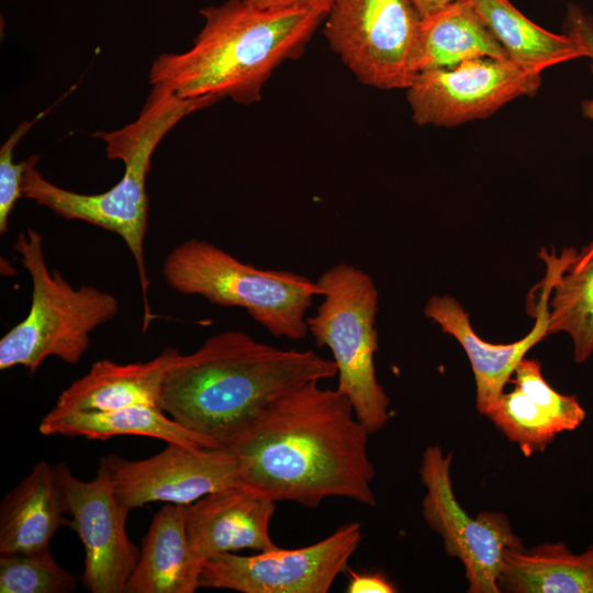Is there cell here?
I'll list each match as a JSON object with an SVG mask.
<instances>
[{
    "label": "cell",
    "mask_w": 593,
    "mask_h": 593,
    "mask_svg": "<svg viewBox=\"0 0 593 593\" xmlns=\"http://www.w3.org/2000/svg\"><path fill=\"white\" fill-rule=\"evenodd\" d=\"M504 48L508 59L541 74L568 60L585 57L568 34L549 32L513 5L510 0H469Z\"/></svg>",
    "instance_id": "obj_23"
},
{
    "label": "cell",
    "mask_w": 593,
    "mask_h": 593,
    "mask_svg": "<svg viewBox=\"0 0 593 593\" xmlns=\"http://www.w3.org/2000/svg\"><path fill=\"white\" fill-rule=\"evenodd\" d=\"M581 112L584 118L593 121V98L582 101Z\"/></svg>",
    "instance_id": "obj_32"
},
{
    "label": "cell",
    "mask_w": 593,
    "mask_h": 593,
    "mask_svg": "<svg viewBox=\"0 0 593 593\" xmlns=\"http://www.w3.org/2000/svg\"><path fill=\"white\" fill-rule=\"evenodd\" d=\"M179 350L165 348L146 362L96 361L57 398L53 407L63 412L111 411L134 405H158L167 367Z\"/></svg>",
    "instance_id": "obj_17"
},
{
    "label": "cell",
    "mask_w": 593,
    "mask_h": 593,
    "mask_svg": "<svg viewBox=\"0 0 593 593\" xmlns=\"http://www.w3.org/2000/svg\"><path fill=\"white\" fill-rule=\"evenodd\" d=\"M348 593H394L396 586L382 572L348 569Z\"/></svg>",
    "instance_id": "obj_29"
},
{
    "label": "cell",
    "mask_w": 593,
    "mask_h": 593,
    "mask_svg": "<svg viewBox=\"0 0 593 593\" xmlns=\"http://www.w3.org/2000/svg\"><path fill=\"white\" fill-rule=\"evenodd\" d=\"M275 504L260 491L242 483L187 505V532L194 552L203 562L224 552L276 548L269 532Z\"/></svg>",
    "instance_id": "obj_14"
},
{
    "label": "cell",
    "mask_w": 593,
    "mask_h": 593,
    "mask_svg": "<svg viewBox=\"0 0 593 593\" xmlns=\"http://www.w3.org/2000/svg\"><path fill=\"white\" fill-rule=\"evenodd\" d=\"M422 19L428 18L448 5L462 0H413Z\"/></svg>",
    "instance_id": "obj_31"
},
{
    "label": "cell",
    "mask_w": 593,
    "mask_h": 593,
    "mask_svg": "<svg viewBox=\"0 0 593 593\" xmlns=\"http://www.w3.org/2000/svg\"><path fill=\"white\" fill-rule=\"evenodd\" d=\"M316 283L323 300L315 314L307 316L309 333L317 346L332 351L336 389L348 399L368 432L377 433L389 422L390 399L376 373V284L366 271L347 262L325 270Z\"/></svg>",
    "instance_id": "obj_7"
},
{
    "label": "cell",
    "mask_w": 593,
    "mask_h": 593,
    "mask_svg": "<svg viewBox=\"0 0 593 593\" xmlns=\"http://www.w3.org/2000/svg\"><path fill=\"white\" fill-rule=\"evenodd\" d=\"M161 272L172 290L219 306L244 309L272 336L291 340L307 336L306 313L321 295L316 281L307 277L257 268L198 238L174 247Z\"/></svg>",
    "instance_id": "obj_5"
},
{
    "label": "cell",
    "mask_w": 593,
    "mask_h": 593,
    "mask_svg": "<svg viewBox=\"0 0 593 593\" xmlns=\"http://www.w3.org/2000/svg\"><path fill=\"white\" fill-rule=\"evenodd\" d=\"M486 416L527 457L544 451L559 434L552 421L516 387L503 392Z\"/></svg>",
    "instance_id": "obj_25"
},
{
    "label": "cell",
    "mask_w": 593,
    "mask_h": 593,
    "mask_svg": "<svg viewBox=\"0 0 593 593\" xmlns=\"http://www.w3.org/2000/svg\"><path fill=\"white\" fill-rule=\"evenodd\" d=\"M541 286L540 298L534 306V327L525 337L511 344H492L481 339L472 328L468 313L450 295H434L425 305L426 317L437 323L444 333L454 336L466 351L475 381V406L483 415L503 393L505 384L527 351L549 335L551 276L548 271Z\"/></svg>",
    "instance_id": "obj_15"
},
{
    "label": "cell",
    "mask_w": 593,
    "mask_h": 593,
    "mask_svg": "<svg viewBox=\"0 0 593 593\" xmlns=\"http://www.w3.org/2000/svg\"><path fill=\"white\" fill-rule=\"evenodd\" d=\"M451 454L428 446L422 457L419 478L426 489L423 517L443 539L446 552L465 567L470 593H499L503 553L524 547L501 512L483 511L471 517L458 503L450 477Z\"/></svg>",
    "instance_id": "obj_9"
},
{
    "label": "cell",
    "mask_w": 593,
    "mask_h": 593,
    "mask_svg": "<svg viewBox=\"0 0 593 593\" xmlns=\"http://www.w3.org/2000/svg\"><path fill=\"white\" fill-rule=\"evenodd\" d=\"M332 51L363 85L406 89L422 21L413 0H334L324 19Z\"/></svg>",
    "instance_id": "obj_8"
},
{
    "label": "cell",
    "mask_w": 593,
    "mask_h": 593,
    "mask_svg": "<svg viewBox=\"0 0 593 593\" xmlns=\"http://www.w3.org/2000/svg\"><path fill=\"white\" fill-rule=\"evenodd\" d=\"M540 255L551 276L548 334L567 333L574 360L582 363L593 353V242L580 253L567 248L560 256Z\"/></svg>",
    "instance_id": "obj_20"
},
{
    "label": "cell",
    "mask_w": 593,
    "mask_h": 593,
    "mask_svg": "<svg viewBox=\"0 0 593 593\" xmlns=\"http://www.w3.org/2000/svg\"><path fill=\"white\" fill-rule=\"evenodd\" d=\"M259 8L307 7L327 14L334 0H245Z\"/></svg>",
    "instance_id": "obj_30"
},
{
    "label": "cell",
    "mask_w": 593,
    "mask_h": 593,
    "mask_svg": "<svg viewBox=\"0 0 593 593\" xmlns=\"http://www.w3.org/2000/svg\"><path fill=\"white\" fill-rule=\"evenodd\" d=\"M204 25L182 53L156 57L150 85L182 99L214 96L251 104L272 72L298 58L326 14L307 7L259 8L226 0L200 11Z\"/></svg>",
    "instance_id": "obj_3"
},
{
    "label": "cell",
    "mask_w": 593,
    "mask_h": 593,
    "mask_svg": "<svg viewBox=\"0 0 593 593\" xmlns=\"http://www.w3.org/2000/svg\"><path fill=\"white\" fill-rule=\"evenodd\" d=\"M361 539V525L350 522L302 548L224 552L202 562L199 585L240 593H326Z\"/></svg>",
    "instance_id": "obj_10"
},
{
    "label": "cell",
    "mask_w": 593,
    "mask_h": 593,
    "mask_svg": "<svg viewBox=\"0 0 593 593\" xmlns=\"http://www.w3.org/2000/svg\"><path fill=\"white\" fill-rule=\"evenodd\" d=\"M497 588L507 593H593V544L582 552L561 541L508 548Z\"/></svg>",
    "instance_id": "obj_22"
},
{
    "label": "cell",
    "mask_w": 593,
    "mask_h": 593,
    "mask_svg": "<svg viewBox=\"0 0 593 593\" xmlns=\"http://www.w3.org/2000/svg\"><path fill=\"white\" fill-rule=\"evenodd\" d=\"M515 384L556 425L559 433L578 428L585 418V410L575 395L557 392L545 380L541 365L524 358L516 367Z\"/></svg>",
    "instance_id": "obj_26"
},
{
    "label": "cell",
    "mask_w": 593,
    "mask_h": 593,
    "mask_svg": "<svg viewBox=\"0 0 593 593\" xmlns=\"http://www.w3.org/2000/svg\"><path fill=\"white\" fill-rule=\"evenodd\" d=\"M54 466L38 461L0 505V553L48 548L65 515Z\"/></svg>",
    "instance_id": "obj_18"
},
{
    "label": "cell",
    "mask_w": 593,
    "mask_h": 593,
    "mask_svg": "<svg viewBox=\"0 0 593 593\" xmlns=\"http://www.w3.org/2000/svg\"><path fill=\"white\" fill-rule=\"evenodd\" d=\"M13 249L31 278V306L0 339V370L22 366L33 374L51 356L77 363L90 334L118 315V299L92 286L75 288L58 270H49L43 237L33 228L19 233Z\"/></svg>",
    "instance_id": "obj_6"
},
{
    "label": "cell",
    "mask_w": 593,
    "mask_h": 593,
    "mask_svg": "<svg viewBox=\"0 0 593 593\" xmlns=\"http://www.w3.org/2000/svg\"><path fill=\"white\" fill-rule=\"evenodd\" d=\"M65 513L85 548L81 581L91 593H123L139 557L128 538V512L119 501L110 473L100 459L97 475L76 478L68 466H54Z\"/></svg>",
    "instance_id": "obj_12"
},
{
    "label": "cell",
    "mask_w": 593,
    "mask_h": 593,
    "mask_svg": "<svg viewBox=\"0 0 593 593\" xmlns=\"http://www.w3.org/2000/svg\"><path fill=\"white\" fill-rule=\"evenodd\" d=\"M51 109V108H49ZM49 109L38 113L31 121H23L10 135L0 149V234L4 235L9 227V217L16 203L23 197L22 181L27 167L40 159L32 155L26 160L15 164L13 160L14 148L19 141L31 127L43 118Z\"/></svg>",
    "instance_id": "obj_27"
},
{
    "label": "cell",
    "mask_w": 593,
    "mask_h": 593,
    "mask_svg": "<svg viewBox=\"0 0 593 593\" xmlns=\"http://www.w3.org/2000/svg\"><path fill=\"white\" fill-rule=\"evenodd\" d=\"M337 374L315 351L282 349L243 331H223L167 367L158 406L184 428L225 447L273 400Z\"/></svg>",
    "instance_id": "obj_2"
},
{
    "label": "cell",
    "mask_w": 593,
    "mask_h": 593,
    "mask_svg": "<svg viewBox=\"0 0 593 593\" xmlns=\"http://www.w3.org/2000/svg\"><path fill=\"white\" fill-rule=\"evenodd\" d=\"M564 30L580 45L585 57L590 58L593 75V18L579 5L570 4L564 18Z\"/></svg>",
    "instance_id": "obj_28"
},
{
    "label": "cell",
    "mask_w": 593,
    "mask_h": 593,
    "mask_svg": "<svg viewBox=\"0 0 593 593\" xmlns=\"http://www.w3.org/2000/svg\"><path fill=\"white\" fill-rule=\"evenodd\" d=\"M540 85L541 74L508 58H477L421 71L405 90L416 124L451 127L485 119Z\"/></svg>",
    "instance_id": "obj_11"
},
{
    "label": "cell",
    "mask_w": 593,
    "mask_h": 593,
    "mask_svg": "<svg viewBox=\"0 0 593 593\" xmlns=\"http://www.w3.org/2000/svg\"><path fill=\"white\" fill-rule=\"evenodd\" d=\"M100 459L127 511L153 502L190 505L212 492L243 483L239 461L226 447L171 443L141 460L115 455Z\"/></svg>",
    "instance_id": "obj_13"
},
{
    "label": "cell",
    "mask_w": 593,
    "mask_h": 593,
    "mask_svg": "<svg viewBox=\"0 0 593 593\" xmlns=\"http://www.w3.org/2000/svg\"><path fill=\"white\" fill-rule=\"evenodd\" d=\"M186 506L166 504L153 517L125 593H193L202 560L187 532Z\"/></svg>",
    "instance_id": "obj_16"
},
{
    "label": "cell",
    "mask_w": 593,
    "mask_h": 593,
    "mask_svg": "<svg viewBox=\"0 0 593 593\" xmlns=\"http://www.w3.org/2000/svg\"><path fill=\"white\" fill-rule=\"evenodd\" d=\"M45 436H81L107 440L114 436L138 435L191 447H223L193 433L168 416L158 405H134L111 411L63 412L52 409L38 425Z\"/></svg>",
    "instance_id": "obj_21"
},
{
    "label": "cell",
    "mask_w": 593,
    "mask_h": 593,
    "mask_svg": "<svg viewBox=\"0 0 593 593\" xmlns=\"http://www.w3.org/2000/svg\"><path fill=\"white\" fill-rule=\"evenodd\" d=\"M221 101L214 96L182 99L168 88L153 85L137 119L111 132L92 136L105 143L107 157L122 160V178L108 191L78 193L46 180L32 163L23 175V197L46 206L66 220H79L115 233L126 244L137 269L144 300L143 332L154 316L148 303L149 279L144 257L148 225L146 178L155 149L165 135L184 116Z\"/></svg>",
    "instance_id": "obj_4"
},
{
    "label": "cell",
    "mask_w": 593,
    "mask_h": 593,
    "mask_svg": "<svg viewBox=\"0 0 593 593\" xmlns=\"http://www.w3.org/2000/svg\"><path fill=\"white\" fill-rule=\"evenodd\" d=\"M477 58L508 57L469 0L422 19L412 55L414 77Z\"/></svg>",
    "instance_id": "obj_19"
},
{
    "label": "cell",
    "mask_w": 593,
    "mask_h": 593,
    "mask_svg": "<svg viewBox=\"0 0 593 593\" xmlns=\"http://www.w3.org/2000/svg\"><path fill=\"white\" fill-rule=\"evenodd\" d=\"M77 578L54 559L49 547L0 553L1 593H69Z\"/></svg>",
    "instance_id": "obj_24"
},
{
    "label": "cell",
    "mask_w": 593,
    "mask_h": 593,
    "mask_svg": "<svg viewBox=\"0 0 593 593\" xmlns=\"http://www.w3.org/2000/svg\"><path fill=\"white\" fill-rule=\"evenodd\" d=\"M369 435L344 394L312 381L273 400L225 447L243 483L275 502L314 508L337 496L374 506Z\"/></svg>",
    "instance_id": "obj_1"
}]
</instances>
